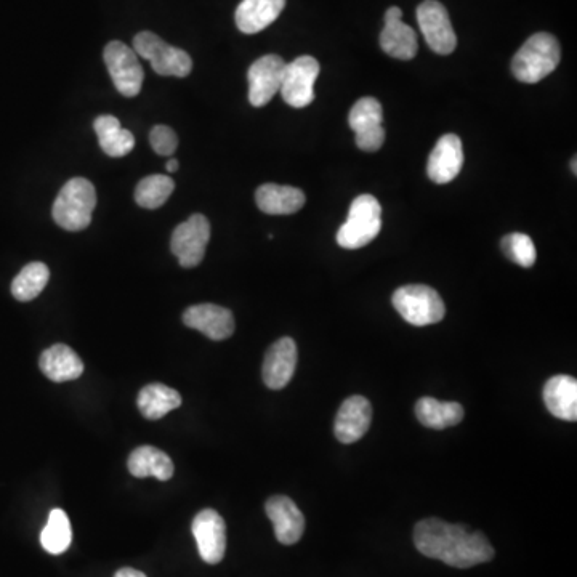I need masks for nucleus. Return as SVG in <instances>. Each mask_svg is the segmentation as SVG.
<instances>
[{
    "label": "nucleus",
    "instance_id": "obj_1",
    "mask_svg": "<svg viewBox=\"0 0 577 577\" xmlns=\"http://www.w3.org/2000/svg\"><path fill=\"white\" fill-rule=\"evenodd\" d=\"M414 545L425 557L440 560L452 568L467 569L494 558L493 545L480 531L427 518L414 528Z\"/></svg>",
    "mask_w": 577,
    "mask_h": 577
},
{
    "label": "nucleus",
    "instance_id": "obj_2",
    "mask_svg": "<svg viewBox=\"0 0 577 577\" xmlns=\"http://www.w3.org/2000/svg\"><path fill=\"white\" fill-rule=\"evenodd\" d=\"M97 191L87 178H71L53 202V220L66 231H82L92 222Z\"/></svg>",
    "mask_w": 577,
    "mask_h": 577
},
{
    "label": "nucleus",
    "instance_id": "obj_3",
    "mask_svg": "<svg viewBox=\"0 0 577 577\" xmlns=\"http://www.w3.org/2000/svg\"><path fill=\"white\" fill-rule=\"evenodd\" d=\"M561 50L557 39L549 33L529 37L512 60L513 76L525 84H537L560 65Z\"/></svg>",
    "mask_w": 577,
    "mask_h": 577
},
{
    "label": "nucleus",
    "instance_id": "obj_4",
    "mask_svg": "<svg viewBox=\"0 0 577 577\" xmlns=\"http://www.w3.org/2000/svg\"><path fill=\"white\" fill-rule=\"evenodd\" d=\"M382 207L371 194H361L350 206L347 222L340 226L337 244L343 249H361L379 236Z\"/></svg>",
    "mask_w": 577,
    "mask_h": 577
},
{
    "label": "nucleus",
    "instance_id": "obj_5",
    "mask_svg": "<svg viewBox=\"0 0 577 577\" xmlns=\"http://www.w3.org/2000/svg\"><path fill=\"white\" fill-rule=\"evenodd\" d=\"M392 302L401 318L412 326L424 327L440 323L446 315V307L440 294L433 287L424 284L400 287L393 294Z\"/></svg>",
    "mask_w": 577,
    "mask_h": 577
},
{
    "label": "nucleus",
    "instance_id": "obj_6",
    "mask_svg": "<svg viewBox=\"0 0 577 577\" xmlns=\"http://www.w3.org/2000/svg\"><path fill=\"white\" fill-rule=\"evenodd\" d=\"M134 50L137 55L150 61L154 73L159 76L186 77L193 69V60L185 50L167 44L150 31L135 36Z\"/></svg>",
    "mask_w": 577,
    "mask_h": 577
},
{
    "label": "nucleus",
    "instance_id": "obj_7",
    "mask_svg": "<svg viewBox=\"0 0 577 577\" xmlns=\"http://www.w3.org/2000/svg\"><path fill=\"white\" fill-rule=\"evenodd\" d=\"M103 58L118 92L124 97H137L142 90L145 73L135 50L124 42L113 41L106 45Z\"/></svg>",
    "mask_w": 577,
    "mask_h": 577
},
{
    "label": "nucleus",
    "instance_id": "obj_8",
    "mask_svg": "<svg viewBox=\"0 0 577 577\" xmlns=\"http://www.w3.org/2000/svg\"><path fill=\"white\" fill-rule=\"evenodd\" d=\"M210 241V223L204 215H191L180 223L170 239V249L177 257L180 267L194 268L204 260Z\"/></svg>",
    "mask_w": 577,
    "mask_h": 577
},
{
    "label": "nucleus",
    "instance_id": "obj_9",
    "mask_svg": "<svg viewBox=\"0 0 577 577\" xmlns=\"http://www.w3.org/2000/svg\"><path fill=\"white\" fill-rule=\"evenodd\" d=\"M384 111L376 98L366 97L353 105L348 124L355 132L356 146L366 153L379 151L385 142V130L382 127Z\"/></svg>",
    "mask_w": 577,
    "mask_h": 577
},
{
    "label": "nucleus",
    "instance_id": "obj_10",
    "mask_svg": "<svg viewBox=\"0 0 577 577\" xmlns=\"http://www.w3.org/2000/svg\"><path fill=\"white\" fill-rule=\"evenodd\" d=\"M319 76V63L313 57L295 58L292 63H286L281 95L292 108H305L315 100V82Z\"/></svg>",
    "mask_w": 577,
    "mask_h": 577
},
{
    "label": "nucleus",
    "instance_id": "obj_11",
    "mask_svg": "<svg viewBox=\"0 0 577 577\" xmlns=\"http://www.w3.org/2000/svg\"><path fill=\"white\" fill-rule=\"evenodd\" d=\"M417 21L428 47L438 55H449L457 47L448 10L438 0H425L417 9Z\"/></svg>",
    "mask_w": 577,
    "mask_h": 577
},
{
    "label": "nucleus",
    "instance_id": "obj_12",
    "mask_svg": "<svg viewBox=\"0 0 577 577\" xmlns=\"http://www.w3.org/2000/svg\"><path fill=\"white\" fill-rule=\"evenodd\" d=\"M286 61L278 55H265L252 63L247 73L249 101L255 108L268 105L281 89Z\"/></svg>",
    "mask_w": 577,
    "mask_h": 577
},
{
    "label": "nucleus",
    "instance_id": "obj_13",
    "mask_svg": "<svg viewBox=\"0 0 577 577\" xmlns=\"http://www.w3.org/2000/svg\"><path fill=\"white\" fill-rule=\"evenodd\" d=\"M199 555L209 565H217L225 557L226 525L220 513L212 509L201 510L191 525Z\"/></svg>",
    "mask_w": 577,
    "mask_h": 577
},
{
    "label": "nucleus",
    "instance_id": "obj_14",
    "mask_svg": "<svg viewBox=\"0 0 577 577\" xmlns=\"http://www.w3.org/2000/svg\"><path fill=\"white\" fill-rule=\"evenodd\" d=\"M183 323L202 332L210 340L230 339L235 332V316L228 308L214 303L193 305L183 313Z\"/></svg>",
    "mask_w": 577,
    "mask_h": 577
},
{
    "label": "nucleus",
    "instance_id": "obj_15",
    "mask_svg": "<svg viewBox=\"0 0 577 577\" xmlns=\"http://www.w3.org/2000/svg\"><path fill=\"white\" fill-rule=\"evenodd\" d=\"M372 406L364 396H350L343 401L335 417V438L343 444L360 441L371 427Z\"/></svg>",
    "mask_w": 577,
    "mask_h": 577
},
{
    "label": "nucleus",
    "instance_id": "obj_16",
    "mask_svg": "<svg viewBox=\"0 0 577 577\" xmlns=\"http://www.w3.org/2000/svg\"><path fill=\"white\" fill-rule=\"evenodd\" d=\"M403 12L400 7H390L385 13V26L380 34V47L387 55L396 60L409 61L416 57V31L401 20Z\"/></svg>",
    "mask_w": 577,
    "mask_h": 577
},
{
    "label": "nucleus",
    "instance_id": "obj_17",
    "mask_svg": "<svg viewBox=\"0 0 577 577\" xmlns=\"http://www.w3.org/2000/svg\"><path fill=\"white\" fill-rule=\"evenodd\" d=\"M297 345L291 337H283L271 345L263 361V382L271 390H281L291 382L297 368Z\"/></svg>",
    "mask_w": 577,
    "mask_h": 577
},
{
    "label": "nucleus",
    "instance_id": "obj_18",
    "mask_svg": "<svg viewBox=\"0 0 577 577\" xmlns=\"http://www.w3.org/2000/svg\"><path fill=\"white\" fill-rule=\"evenodd\" d=\"M265 510L275 528L276 539L281 544L294 545L302 539L305 517L292 499L286 496L270 497Z\"/></svg>",
    "mask_w": 577,
    "mask_h": 577
},
{
    "label": "nucleus",
    "instance_id": "obj_19",
    "mask_svg": "<svg viewBox=\"0 0 577 577\" xmlns=\"http://www.w3.org/2000/svg\"><path fill=\"white\" fill-rule=\"evenodd\" d=\"M464 166V148L457 135H444L438 140L430 158L427 174L438 185L449 183L460 174Z\"/></svg>",
    "mask_w": 577,
    "mask_h": 577
},
{
    "label": "nucleus",
    "instance_id": "obj_20",
    "mask_svg": "<svg viewBox=\"0 0 577 577\" xmlns=\"http://www.w3.org/2000/svg\"><path fill=\"white\" fill-rule=\"evenodd\" d=\"M39 366L45 376L52 382L63 384L71 380L79 379L84 372V363L81 356L74 352L73 348L63 343H57L47 348L41 355Z\"/></svg>",
    "mask_w": 577,
    "mask_h": 577
},
{
    "label": "nucleus",
    "instance_id": "obj_21",
    "mask_svg": "<svg viewBox=\"0 0 577 577\" xmlns=\"http://www.w3.org/2000/svg\"><path fill=\"white\" fill-rule=\"evenodd\" d=\"M286 0H243L236 9V26L244 34H257L278 20Z\"/></svg>",
    "mask_w": 577,
    "mask_h": 577
},
{
    "label": "nucleus",
    "instance_id": "obj_22",
    "mask_svg": "<svg viewBox=\"0 0 577 577\" xmlns=\"http://www.w3.org/2000/svg\"><path fill=\"white\" fill-rule=\"evenodd\" d=\"M544 403L552 416L566 422L577 420V380L571 376H555L544 385Z\"/></svg>",
    "mask_w": 577,
    "mask_h": 577
},
{
    "label": "nucleus",
    "instance_id": "obj_23",
    "mask_svg": "<svg viewBox=\"0 0 577 577\" xmlns=\"http://www.w3.org/2000/svg\"><path fill=\"white\" fill-rule=\"evenodd\" d=\"M255 201L263 214L291 215L299 212L305 206L307 199L299 188L267 183L257 190Z\"/></svg>",
    "mask_w": 577,
    "mask_h": 577
},
{
    "label": "nucleus",
    "instance_id": "obj_24",
    "mask_svg": "<svg viewBox=\"0 0 577 577\" xmlns=\"http://www.w3.org/2000/svg\"><path fill=\"white\" fill-rule=\"evenodd\" d=\"M129 472L135 478L154 477L159 481H167L174 477V462L166 452L153 446H140L134 449L127 462Z\"/></svg>",
    "mask_w": 577,
    "mask_h": 577
},
{
    "label": "nucleus",
    "instance_id": "obj_25",
    "mask_svg": "<svg viewBox=\"0 0 577 577\" xmlns=\"http://www.w3.org/2000/svg\"><path fill=\"white\" fill-rule=\"evenodd\" d=\"M464 414L462 404L438 401L432 396H424L416 404V416L420 424L433 430H444L460 424Z\"/></svg>",
    "mask_w": 577,
    "mask_h": 577
},
{
    "label": "nucleus",
    "instance_id": "obj_26",
    "mask_svg": "<svg viewBox=\"0 0 577 577\" xmlns=\"http://www.w3.org/2000/svg\"><path fill=\"white\" fill-rule=\"evenodd\" d=\"M98 142L103 153L111 158H122L134 150L135 137L129 130L122 129L121 122L114 116H100L93 122Z\"/></svg>",
    "mask_w": 577,
    "mask_h": 577
},
{
    "label": "nucleus",
    "instance_id": "obj_27",
    "mask_svg": "<svg viewBox=\"0 0 577 577\" xmlns=\"http://www.w3.org/2000/svg\"><path fill=\"white\" fill-rule=\"evenodd\" d=\"M138 409L148 420H159L182 404V396L164 384H150L138 393Z\"/></svg>",
    "mask_w": 577,
    "mask_h": 577
},
{
    "label": "nucleus",
    "instance_id": "obj_28",
    "mask_svg": "<svg viewBox=\"0 0 577 577\" xmlns=\"http://www.w3.org/2000/svg\"><path fill=\"white\" fill-rule=\"evenodd\" d=\"M49 279L50 270L45 263H29L18 273L17 278L13 279V297L20 302H31L44 291Z\"/></svg>",
    "mask_w": 577,
    "mask_h": 577
},
{
    "label": "nucleus",
    "instance_id": "obj_29",
    "mask_svg": "<svg viewBox=\"0 0 577 577\" xmlns=\"http://www.w3.org/2000/svg\"><path fill=\"white\" fill-rule=\"evenodd\" d=\"M73 541V531L68 515L61 509H53L47 525L42 529L41 544L50 555H61L69 549Z\"/></svg>",
    "mask_w": 577,
    "mask_h": 577
},
{
    "label": "nucleus",
    "instance_id": "obj_30",
    "mask_svg": "<svg viewBox=\"0 0 577 577\" xmlns=\"http://www.w3.org/2000/svg\"><path fill=\"white\" fill-rule=\"evenodd\" d=\"M175 183L167 175H150L138 183L135 201L143 209H159L174 193Z\"/></svg>",
    "mask_w": 577,
    "mask_h": 577
},
{
    "label": "nucleus",
    "instance_id": "obj_31",
    "mask_svg": "<svg viewBox=\"0 0 577 577\" xmlns=\"http://www.w3.org/2000/svg\"><path fill=\"white\" fill-rule=\"evenodd\" d=\"M502 251L505 257L520 267L531 268L536 263V246L533 239L525 233H510L502 239Z\"/></svg>",
    "mask_w": 577,
    "mask_h": 577
},
{
    "label": "nucleus",
    "instance_id": "obj_32",
    "mask_svg": "<svg viewBox=\"0 0 577 577\" xmlns=\"http://www.w3.org/2000/svg\"><path fill=\"white\" fill-rule=\"evenodd\" d=\"M150 143L154 153L161 154V156H172L177 151V134L170 127L156 126L151 130Z\"/></svg>",
    "mask_w": 577,
    "mask_h": 577
},
{
    "label": "nucleus",
    "instance_id": "obj_33",
    "mask_svg": "<svg viewBox=\"0 0 577 577\" xmlns=\"http://www.w3.org/2000/svg\"><path fill=\"white\" fill-rule=\"evenodd\" d=\"M114 577H146L142 571L134 568H122L119 569L118 573L114 574Z\"/></svg>",
    "mask_w": 577,
    "mask_h": 577
},
{
    "label": "nucleus",
    "instance_id": "obj_34",
    "mask_svg": "<svg viewBox=\"0 0 577 577\" xmlns=\"http://www.w3.org/2000/svg\"><path fill=\"white\" fill-rule=\"evenodd\" d=\"M166 169H167V172H169V174H174V172H177V170H178L177 159H170V161L167 162Z\"/></svg>",
    "mask_w": 577,
    "mask_h": 577
},
{
    "label": "nucleus",
    "instance_id": "obj_35",
    "mask_svg": "<svg viewBox=\"0 0 577 577\" xmlns=\"http://www.w3.org/2000/svg\"><path fill=\"white\" fill-rule=\"evenodd\" d=\"M571 166H573V174L576 175L577 174L576 158L573 159V164H571Z\"/></svg>",
    "mask_w": 577,
    "mask_h": 577
}]
</instances>
